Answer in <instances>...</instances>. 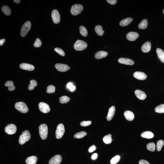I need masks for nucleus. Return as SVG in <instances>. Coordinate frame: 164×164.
<instances>
[{
	"label": "nucleus",
	"mask_w": 164,
	"mask_h": 164,
	"mask_svg": "<svg viewBox=\"0 0 164 164\" xmlns=\"http://www.w3.org/2000/svg\"><path fill=\"white\" fill-rule=\"evenodd\" d=\"M148 22L146 19H144L140 23L138 26V27L140 29H145L148 26Z\"/></svg>",
	"instance_id": "nucleus-28"
},
{
	"label": "nucleus",
	"mask_w": 164,
	"mask_h": 164,
	"mask_svg": "<svg viewBox=\"0 0 164 164\" xmlns=\"http://www.w3.org/2000/svg\"><path fill=\"white\" fill-rule=\"evenodd\" d=\"M5 39H1V40H0V46H2L4 44L5 42Z\"/></svg>",
	"instance_id": "nucleus-47"
},
{
	"label": "nucleus",
	"mask_w": 164,
	"mask_h": 164,
	"mask_svg": "<svg viewBox=\"0 0 164 164\" xmlns=\"http://www.w3.org/2000/svg\"><path fill=\"white\" fill-rule=\"evenodd\" d=\"M70 67H69V70H70Z\"/></svg>",
	"instance_id": "nucleus-51"
},
{
	"label": "nucleus",
	"mask_w": 164,
	"mask_h": 164,
	"mask_svg": "<svg viewBox=\"0 0 164 164\" xmlns=\"http://www.w3.org/2000/svg\"><path fill=\"white\" fill-rule=\"evenodd\" d=\"M155 111L157 113H164V104H161L157 106L155 109Z\"/></svg>",
	"instance_id": "nucleus-35"
},
{
	"label": "nucleus",
	"mask_w": 164,
	"mask_h": 164,
	"mask_svg": "<svg viewBox=\"0 0 164 164\" xmlns=\"http://www.w3.org/2000/svg\"><path fill=\"white\" fill-rule=\"evenodd\" d=\"M95 30L96 34L99 36H102L104 33L102 26L100 25H97L96 26L95 28Z\"/></svg>",
	"instance_id": "nucleus-26"
},
{
	"label": "nucleus",
	"mask_w": 164,
	"mask_h": 164,
	"mask_svg": "<svg viewBox=\"0 0 164 164\" xmlns=\"http://www.w3.org/2000/svg\"><path fill=\"white\" fill-rule=\"evenodd\" d=\"M70 100V99L68 96H62L59 99V102L62 104L67 103Z\"/></svg>",
	"instance_id": "nucleus-33"
},
{
	"label": "nucleus",
	"mask_w": 164,
	"mask_h": 164,
	"mask_svg": "<svg viewBox=\"0 0 164 164\" xmlns=\"http://www.w3.org/2000/svg\"><path fill=\"white\" fill-rule=\"evenodd\" d=\"M76 89V87L75 86H73L71 87V88L69 89L70 91H74Z\"/></svg>",
	"instance_id": "nucleus-49"
},
{
	"label": "nucleus",
	"mask_w": 164,
	"mask_h": 164,
	"mask_svg": "<svg viewBox=\"0 0 164 164\" xmlns=\"http://www.w3.org/2000/svg\"><path fill=\"white\" fill-rule=\"evenodd\" d=\"M51 16L54 23H59L60 21V15L59 12L56 10H53L51 13Z\"/></svg>",
	"instance_id": "nucleus-10"
},
{
	"label": "nucleus",
	"mask_w": 164,
	"mask_h": 164,
	"mask_svg": "<svg viewBox=\"0 0 164 164\" xmlns=\"http://www.w3.org/2000/svg\"><path fill=\"white\" fill-rule=\"evenodd\" d=\"M83 10V6L82 5L79 4H75L71 7V13L74 16H76L80 13Z\"/></svg>",
	"instance_id": "nucleus-5"
},
{
	"label": "nucleus",
	"mask_w": 164,
	"mask_h": 164,
	"mask_svg": "<svg viewBox=\"0 0 164 164\" xmlns=\"http://www.w3.org/2000/svg\"><path fill=\"white\" fill-rule=\"evenodd\" d=\"M119 63L127 65H132L134 64V62L132 60L128 58H119L118 60Z\"/></svg>",
	"instance_id": "nucleus-15"
},
{
	"label": "nucleus",
	"mask_w": 164,
	"mask_h": 164,
	"mask_svg": "<svg viewBox=\"0 0 164 164\" xmlns=\"http://www.w3.org/2000/svg\"><path fill=\"white\" fill-rule=\"evenodd\" d=\"M164 145V141L162 140H160L158 141L156 145L157 151H161V149Z\"/></svg>",
	"instance_id": "nucleus-37"
},
{
	"label": "nucleus",
	"mask_w": 164,
	"mask_h": 164,
	"mask_svg": "<svg viewBox=\"0 0 164 164\" xmlns=\"http://www.w3.org/2000/svg\"><path fill=\"white\" fill-rule=\"evenodd\" d=\"M91 124V122L90 121H83L80 123V125L82 126H87Z\"/></svg>",
	"instance_id": "nucleus-42"
},
{
	"label": "nucleus",
	"mask_w": 164,
	"mask_h": 164,
	"mask_svg": "<svg viewBox=\"0 0 164 164\" xmlns=\"http://www.w3.org/2000/svg\"><path fill=\"white\" fill-rule=\"evenodd\" d=\"M80 33L82 36L84 37L87 36L88 32L87 29L83 26H81L79 27Z\"/></svg>",
	"instance_id": "nucleus-32"
},
{
	"label": "nucleus",
	"mask_w": 164,
	"mask_h": 164,
	"mask_svg": "<svg viewBox=\"0 0 164 164\" xmlns=\"http://www.w3.org/2000/svg\"><path fill=\"white\" fill-rule=\"evenodd\" d=\"M38 85V83L35 80H32L30 81V84L28 86V89L29 90L31 91L34 90L35 87Z\"/></svg>",
	"instance_id": "nucleus-31"
},
{
	"label": "nucleus",
	"mask_w": 164,
	"mask_h": 164,
	"mask_svg": "<svg viewBox=\"0 0 164 164\" xmlns=\"http://www.w3.org/2000/svg\"><path fill=\"white\" fill-rule=\"evenodd\" d=\"M124 115L126 119L129 121H132L134 119V114L132 112L129 111H126L125 112Z\"/></svg>",
	"instance_id": "nucleus-21"
},
{
	"label": "nucleus",
	"mask_w": 164,
	"mask_h": 164,
	"mask_svg": "<svg viewBox=\"0 0 164 164\" xmlns=\"http://www.w3.org/2000/svg\"><path fill=\"white\" fill-rule=\"evenodd\" d=\"M139 37V35L137 33L131 32L127 34L126 37L127 39L129 41H134L136 40Z\"/></svg>",
	"instance_id": "nucleus-13"
},
{
	"label": "nucleus",
	"mask_w": 164,
	"mask_h": 164,
	"mask_svg": "<svg viewBox=\"0 0 164 164\" xmlns=\"http://www.w3.org/2000/svg\"><path fill=\"white\" fill-rule=\"evenodd\" d=\"M39 134L42 139L44 140L47 137L48 133V126L46 124H42L39 127Z\"/></svg>",
	"instance_id": "nucleus-1"
},
{
	"label": "nucleus",
	"mask_w": 164,
	"mask_h": 164,
	"mask_svg": "<svg viewBox=\"0 0 164 164\" xmlns=\"http://www.w3.org/2000/svg\"><path fill=\"white\" fill-rule=\"evenodd\" d=\"M73 86V85H72V83L69 82L68 83V84H67V88H68L70 89Z\"/></svg>",
	"instance_id": "nucleus-48"
},
{
	"label": "nucleus",
	"mask_w": 164,
	"mask_h": 164,
	"mask_svg": "<svg viewBox=\"0 0 164 164\" xmlns=\"http://www.w3.org/2000/svg\"><path fill=\"white\" fill-rule=\"evenodd\" d=\"M97 154L96 153H95L93 154L92 155V156L91 157V158L92 159V160H96L97 158Z\"/></svg>",
	"instance_id": "nucleus-46"
},
{
	"label": "nucleus",
	"mask_w": 164,
	"mask_h": 164,
	"mask_svg": "<svg viewBox=\"0 0 164 164\" xmlns=\"http://www.w3.org/2000/svg\"><path fill=\"white\" fill-rule=\"evenodd\" d=\"M108 55L107 52L104 51H100L95 54V58L97 59H101L107 56Z\"/></svg>",
	"instance_id": "nucleus-18"
},
{
	"label": "nucleus",
	"mask_w": 164,
	"mask_h": 164,
	"mask_svg": "<svg viewBox=\"0 0 164 164\" xmlns=\"http://www.w3.org/2000/svg\"><path fill=\"white\" fill-rule=\"evenodd\" d=\"M120 157L119 155H117L113 158L111 160L110 162L111 164H115L117 163L120 160Z\"/></svg>",
	"instance_id": "nucleus-40"
},
{
	"label": "nucleus",
	"mask_w": 164,
	"mask_h": 164,
	"mask_svg": "<svg viewBox=\"0 0 164 164\" xmlns=\"http://www.w3.org/2000/svg\"><path fill=\"white\" fill-rule=\"evenodd\" d=\"M37 161V157L36 156H31L26 159V164H36Z\"/></svg>",
	"instance_id": "nucleus-24"
},
{
	"label": "nucleus",
	"mask_w": 164,
	"mask_h": 164,
	"mask_svg": "<svg viewBox=\"0 0 164 164\" xmlns=\"http://www.w3.org/2000/svg\"><path fill=\"white\" fill-rule=\"evenodd\" d=\"M133 21V19L131 18H127L122 20L119 23V25L122 26H128Z\"/></svg>",
	"instance_id": "nucleus-23"
},
{
	"label": "nucleus",
	"mask_w": 164,
	"mask_h": 164,
	"mask_svg": "<svg viewBox=\"0 0 164 164\" xmlns=\"http://www.w3.org/2000/svg\"><path fill=\"white\" fill-rule=\"evenodd\" d=\"M163 13L164 14V9L163 10Z\"/></svg>",
	"instance_id": "nucleus-52"
},
{
	"label": "nucleus",
	"mask_w": 164,
	"mask_h": 164,
	"mask_svg": "<svg viewBox=\"0 0 164 164\" xmlns=\"http://www.w3.org/2000/svg\"><path fill=\"white\" fill-rule=\"evenodd\" d=\"M13 1L15 2V3L18 4L21 2V0H14Z\"/></svg>",
	"instance_id": "nucleus-50"
},
{
	"label": "nucleus",
	"mask_w": 164,
	"mask_h": 164,
	"mask_svg": "<svg viewBox=\"0 0 164 164\" xmlns=\"http://www.w3.org/2000/svg\"><path fill=\"white\" fill-rule=\"evenodd\" d=\"M115 106H113L110 107L109 109V112L108 113L107 116V119L109 121L111 120L115 115Z\"/></svg>",
	"instance_id": "nucleus-19"
},
{
	"label": "nucleus",
	"mask_w": 164,
	"mask_h": 164,
	"mask_svg": "<svg viewBox=\"0 0 164 164\" xmlns=\"http://www.w3.org/2000/svg\"><path fill=\"white\" fill-rule=\"evenodd\" d=\"M96 147L95 146V145H93L91 147H90L88 149V151L90 152H93L94 151L96 150Z\"/></svg>",
	"instance_id": "nucleus-43"
},
{
	"label": "nucleus",
	"mask_w": 164,
	"mask_h": 164,
	"mask_svg": "<svg viewBox=\"0 0 164 164\" xmlns=\"http://www.w3.org/2000/svg\"><path fill=\"white\" fill-rule=\"evenodd\" d=\"M54 50L58 54L60 55L61 56H64L65 55V53L64 51L61 48H55Z\"/></svg>",
	"instance_id": "nucleus-39"
},
{
	"label": "nucleus",
	"mask_w": 164,
	"mask_h": 164,
	"mask_svg": "<svg viewBox=\"0 0 164 164\" xmlns=\"http://www.w3.org/2000/svg\"><path fill=\"white\" fill-rule=\"evenodd\" d=\"M5 86L8 88V90L10 91H14L15 89L13 82L12 81H7L5 83Z\"/></svg>",
	"instance_id": "nucleus-27"
},
{
	"label": "nucleus",
	"mask_w": 164,
	"mask_h": 164,
	"mask_svg": "<svg viewBox=\"0 0 164 164\" xmlns=\"http://www.w3.org/2000/svg\"><path fill=\"white\" fill-rule=\"evenodd\" d=\"M55 88L53 85H50L47 88V92L48 93H53L55 92Z\"/></svg>",
	"instance_id": "nucleus-38"
},
{
	"label": "nucleus",
	"mask_w": 164,
	"mask_h": 164,
	"mask_svg": "<svg viewBox=\"0 0 164 164\" xmlns=\"http://www.w3.org/2000/svg\"><path fill=\"white\" fill-rule=\"evenodd\" d=\"M55 67L58 71L62 72H67L69 70V68L67 65L62 63H56L55 65Z\"/></svg>",
	"instance_id": "nucleus-12"
},
{
	"label": "nucleus",
	"mask_w": 164,
	"mask_h": 164,
	"mask_svg": "<svg viewBox=\"0 0 164 164\" xmlns=\"http://www.w3.org/2000/svg\"><path fill=\"white\" fill-rule=\"evenodd\" d=\"M156 146L154 143H149L147 146V148L148 150L153 152L155 150Z\"/></svg>",
	"instance_id": "nucleus-36"
},
{
	"label": "nucleus",
	"mask_w": 164,
	"mask_h": 164,
	"mask_svg": "<svg viewBox=\"0 0 164 164\" xmlns=\"http://www.w3.org/2000/svg\"><path fill=\"white\" fill-rule=\"evenodd\" d=\"M157 52L159 59L162 63H164V52L162 50L159 48L156 49Z\"/></svg>",
	"instance_id": "nucleus-22"
},
{
	"label": "nucleus",
	"mask_w": 164,
	"mask_h": 164,
	"mask_svg": "<svg viewBox=\"0 0 164 164\" xmlns=\"http://www.w3.org/2000/svg\"><path fill=\"white\" fill-rule=\"evenodd\" d=\"M87 135V133L85 131H81L76 133L74 136V138L76 139H81L83 138Z\"/></svg>",
	"instance_id": "nucleus-34"
},
{
	"label": "nucleus",
	"mask_w": 164,
	"mask_h": 164,
	"mask_svg": "<svg viewBox=\"0 0 164 164\" xmlns=\"http://www.w3.org/2000/svg\"><path fill=\"white\" fill-rule=\"evenodd\" d=\"M107 1L110 4L114 5L117 3V0H107Z\"/></svg>",
	"instance_id": "nucleus-44"
},
{
	"label": "nucleus",
	"mask_w": 164,
	"mask_h": 164,
	"mask_svg": "<svg viewBox=\"0 0 164 164\" xmlns=\"http://www.w3.org/2000/svg\"><path fill=\"white\" fill-rule=\"evenodd\" d=\"M103 141L106 144H109L111 143L112 141L111 135L109 134L105 136L103 139Z\"/></svg>",
	"instance_id": "nucleus-30"
},
{
	"label": "nucleus",
	"mask_w": 164,
	"mask_h": 164,
	"mask_svg": "<svg viewBox=\"0 0 164 164\" xmlns=\"http://www.w3.org/2000/svg\"><path fill=\"white\" fill-rule=\"evenodd\" d=\"M151 44L149 42H147L142 46L141 48L142 51L144 53H147L151 50Z\"/></svg>",
	"instance_id": "nucleus-20"
},
{
	"label": "nucleus",
	"mask_w": 164,
	"mask_h": 164,
	"mask_svg": "<svg viewBox=\"0 0 164 164\" xmlns=\"http://www.w3.org/2000/svg\"><path fill=\"white\" fill-rule=\"evenodd\" d=\"M62 158L61 156L57 155L52 158L49 161V164H60L62 162Z\"/></svg>",
	"instance_id": "nucleus-11"
},
{
	"label": "nucleus",
	"mask_w": 164,
	"mask_h": 164,
	"mask_svg": "<svg viewBox=\"0 0 164 164\" xmlns=\"http://www.w3.org/2000/svg\"><path fill=\"white\" fill-rule=\"evenodd\" d=\"M38 107L40 111L44 114H47L50 111L49 105L45 103L41 102L39 103Z\"/></svg>",
	"instance_id": "nucleus-9"
},
{
	"label": "nucleus",
	"mask_w": 164,
	"mask_h": 164,
	"mask_svg": "<svg viewBox=\"0 0 164 164\" xmlns=\"http://www.w3.org/2000/svg\"><path fill=\"white\" fill-rule=\"evenodd\" d=\"M3 13L7 16H10L11 14V10L10 8L7 6H3L1 8Z\"/></svg>",
	"instance_id": "nucleus-29"
},
{
	"label": "nucleus",
	"mask_w": 164,
	"mask_h": 164,
	"mask_svg": "<svg viewBox=\"0 0 164 164\" xmlns=\"http://www.w3.org/2000/svg\"><path fill=\"white\" fill-rule=\"evenodd\" d=\"M20 67L21 69L28 71H33L35 69L32 65L25 63H21L20 65Z\"/></svg>",
	"instance_id": "nucleus-17"
},
{
	"label": "nucleus",
	"mask_w": 164,
	"mask_h": 164,
	"mask_svg": "<svg viewBox=\"0 0 164 164\" xmlns=\"http://www.w3.org/2000/svg\"><path fill=\"white\" fill-rule=\"evenodd\" d=\"M139 164H150L148 161L145 160H140Z\"/></svg>",
	"instance_id": "nucleus-45"
},
{
	"label": "nucleus",
	"mask_w": 164,
	"mask_h": 164,
	"mask_svg": "<svg viewBox=\"0 0 164 164\" xmlns=\"http://www.w3.org/2000/svg\"><path fill=\"white\" fill-rule=\"evenodd\" d=\"M42 43L41 40L38 38L36 39L34 44V46L35 48H39L41 46Z\"/></svg>",
	"instance_id": "nucleus-41"
},
{
	"label": "nucleus",
	"mask_w": 164,
	"mask_h": 164,
	"mask_svg": "<svg viewBox=\"0 0 164 164\" xmlns=\"http://www.w3.org/2000/svg\"><path fill=\"white\" fill-rule=\"evenodd\" d=\"M31 137V135L28 131L26 130L23 132L19 139V143L21 145L24 144L28 141Z\"/></svg>",
	"instance_id": "nucleus-2"
},
{
	"label": "nucleus",
	"mask_w": 164,
	"mask_h": 164,
	"mask_svg": "<svg viewBox=\"0 0 164 164\" xmlns=\"http://www.w3.org/2000/svg\"><path fill=\"white\" fill-rule=\"evenodd\" d=\"M31 23L30 21H27L25 23L21 28V36L25 37L27 35L31 27Z\"/></svg>",
	"instance_id": "nucleus-6"
},
{
	"label": "nucleus",
	"mask_w": 164,
	"mask_h": 164,
	"mask_svg": "<svg viewBox=\"0 0 164 164\" xmlns=\"http://www.w3.org/2000/svg\"><path fill=\"white\" fill-rule=\"evenodd\" d=\"M141 136L143 138L150 139L153 138L154 134L152 132L147 131L142 133L141 135Z\"/></svg>",
	"instance_id": "nucleus-25"
},
{
	"label": "nucleus",
	"mask_w": 164,
	"mask_h": 164,
	"mask_svg": "<svg viewBox=\"0 0 164 164\" xmlns=\"http://www.w3.org/2000/svg\"><path fill=\"white\" fill-rule=\"evenodd\" d=\"M133 76L135 78L141 80H143L146 79L147 77L145 74L143 72H134Z\"/></svg>",
	"instance_id": "nucleus-14"
},
{
	"label": "nucleus",
	"mask_w": 164,
	"mask_h": 164,
	"mask_svg": "<svg viewBox=\"0 0 164 164\" xmlns=\"http://www.w3.org/2000/svg\"><path fill=\"white\" fill-rule=\"evenodd\" d=\"M65 132L64 126L62 124H60L57 126L56 131V137L57 139H60L63 136Z\"/></svg>",
	"instance_id": "nucleus-7"
},
{
	"label": "nucleus",
	"mask_w": 164,
	"mask_h": 164,
	"mask_svg": "<svg viewBox=\"0 0 164 164\" xmlns=\"http://www.w3.org/2000/svg\"><path fill=\"white\" fill-rule=\"evenodd\" d=\"M135 94L137 97L141 100H145L147 97L146 93L144 91L141 90H136L135 91Z\"/></svg>",
	"instance_id": "nucleus-16"
},
{
	"label": "nucleus",
	"mask_w": 164,
	"mask_h": 164,
	"mask_svg": "<svg viewBox=\"0 0 164 164\" xmlns=\"http://www.w3.org/2000/svg\"><path fill=\"white\" fill-rule=\"evenodd\" d=\"M88 46L87 43L81 40H77L74 45V49L77 51H82L84 50L87 48Z\"/></svg>",
	"instance_id": "nucleus-3"
},
{
	"label": "nucleus",
	"mask_w": 164,
	"mask_h": 164,
	"mask_svg": "<svg viewBox=\"0 0 164 164\" xmlns=\"http://www.w3.org/2000/svg\"><path fill=\"white\" fill-rule=\"evenodd\" d=\"M5 131L7 134L12 135L15 134L17 130V127L15 125L11 124L8 125L5 129Z\"/></svg>",
	"instance_id": "nucleus-8"
},
{
	"label": "nucleus",
	"mask_w": 164,
	"mask_h": 164,
	"mask_svg": "<svg viewBox=\"0 0 164 164\" xmlns=\"http://www.w3.org/2000/svg\"><path fill=\"white\" fill-rule=\"evenodd\" d=\"M15 108L21 113L25 114L28 111V108L27 105L25 102H19L16 103L15 104Z\"/></svg>",
	"instance_id": "nucleus-4"
}]
</instances>
